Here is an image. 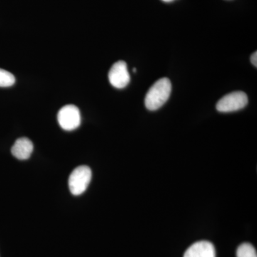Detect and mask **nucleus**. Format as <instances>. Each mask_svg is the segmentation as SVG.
<instances>
[{"instance_id":"nucleus-8","label":"nucleus","mask_w":257,"mask_h":257,"mask_svg":"<svg viewBox=\"0 0 257 257\" xmlns=\"http://www.w3.org/2000/svg\"><path fill=\"white\" fill-rule=\"evenodd\" d=\"M236 257H257L256 249L251 243H241L236 250Z\"/></svg>"},{"instance_id":"nucleus-10","label":"nucleus","mask_w":257,"mask_h":257,"mask_svg":"<svg viewBox=\"0 0 257 257\" xmlns=\"http://www.w3.org/2000/svg\"><path fill=\"white\" fill-rule=\"evenodd\" d=\"M251 62L254 65L255 67H257V52H255L254 53L252 54L251 56Z\"/></svg>"},{"instance_id":"nucleus-2","label":"nucleus","mask_w":257,"mask_h":257,"mask_svg":"<svg viewBox=\"0 0 257 257\" xmlns=\"http://www.w3.org/2000/svg\"><path fill=\"white\" fill-rule=\"evenodd\" d=\"M92 170L85 165L79 166L69 176V188L73 195L78 196L87 190L92 179Z\"/></svg>"},{"instance_id":"nucleus-4","label":"nucleus","mask_w":257,"mask_h":257,"mask_svg":"<svg viewBox=\"0 0 257 257\" xmlns=\"http://www.w3.org/2000/svg\"><path fill=\"white\" fill-rule=\"evenodd\" d=\"M59 124L66 131H72L80 126L81 114L77 106L68 104L61 108L57 115Z\"/></svg>"},{"instance_id":"nucleus-1","label":"nucleus","mask_w":257,"mask_h":257,"mask_svg":"<svg viewBox=\"0 0 257 257\" xmlns=\"http://www.w3.org/2000/svg\"><path fill=\"white\" fill-rule=\"evenodd\" d=\"M171 92L172 84L170 79H159L147 92L145 96V106L149 110L155 111L160 109L168 100Z\"/></svg>"},{"instance_id":"nucleus-3","label":"nucleus","mask_w":257,"mask_h":257,"mask_svg":"<svg viewBox=\"0 0 257 257\" xmlns=\"http://www.w3.org/2000/svg\"><path fill=\"white\" fill-rule=\"evenodd\" d=\"M248 104L247 95L241 91L229 93L218 101L216 108L220 112H232L243 109Z\"/></svg>"},{"instance_id":"nucleus-7","label":"nucleus","mask_w":257,"mask_h":257,"mask_svg":"<svg viewBox=\"0 0 257 257\" xmlns=\"http://www.w3.org/2000/svg\"><path fill=\"white\" fill-rule=\"evenodd\" d=\"M34 146L31 140L27 138L18 139L11 149L12 154L20 160H28L33 152Z\"/></svg>"},{"instance_id":"nucleus-6","label":"nucleus","mask_w":257,"mask_h":257,"mask_svg":"<svg viewBox=\"0 0 257 257\" xmlns=\"http://www.w3.org/2000/svg\"><path fill=\"white\" fill-rule=\"evenodd\" d=\"M184 257H216L215 248L209 241H197L186 250Z\"/></svg>"},{"instance_id":"nucleus-11","label":"nucleus","mask_w":257,"mask_h":257,"mask_svg":"<svg viewBox=\"0 0 257 257\" xmlns=\"http://www.w3.org/2000/svg\"><path fill=\"white\" fill-rule=\"evenodd\" d=\"M162 1L165 2V3H171V2L174 1V0H162Z\"/></svg>"},{"instance_id":"nucleus-9","label":"nucleus","mask_w":257,"mask_h":257,"mask_svg":"<svg viewBox=\"0 0 257 257\" xmlns=\"http://www.w3.org/2000/svg\"><path fill=\"white\" fill-rule=\"evenodd\" d=\"M15 83V77L8 71L0 68V87H9Z\"/></svg>"},{"instance_id":"nucleus-5","label":"nucleus","mask_w":257,"mask_h":257,"mask_svg":"<svg viewBox=\"0 0 257 257\" xmlns=\"http://www.w3.org/2000/svg\"><path fill=\"white\" fill-rule=\"evenodd\" d=\"M108 77L113 87L116 89L126 87L130 82V75L126 62L124 61L115 62L109 70Z\"/></svg>"},{"instance_id":"nucleus-12","label":"nucleus","mask_w":257,"mask_h":257,"mask_svg":"<svg viewBox=\"0 0 257 257\" xmlns=\"http://www.w3.org/2000/svg\"><path fill=\"white\" fill-rule=\"evenodd\" d=\"M133 71H134V72H136L137 69L135 68V69H133Z\"/></svg>"}]
</instances>
